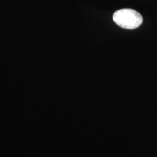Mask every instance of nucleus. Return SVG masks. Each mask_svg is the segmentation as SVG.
Listing matches in <instances>:
<instances>
[{
  "label": "nucleus",
  "instance_id": "nucleus-1",
  "mask_svg": "<svg viewBox=\"0 0 157 157\" xmlns=\"http://www.w3.org/2000/svg\"><path fill=\"white\" fill-rule=\"evenodd\" d=\"M113 21L123 29H135L143 22V17L138 12L132 9H121L113 15Z\"/></svg>",
  "mask_w": 157,
  "mask_h": 157
}]
</instances>
